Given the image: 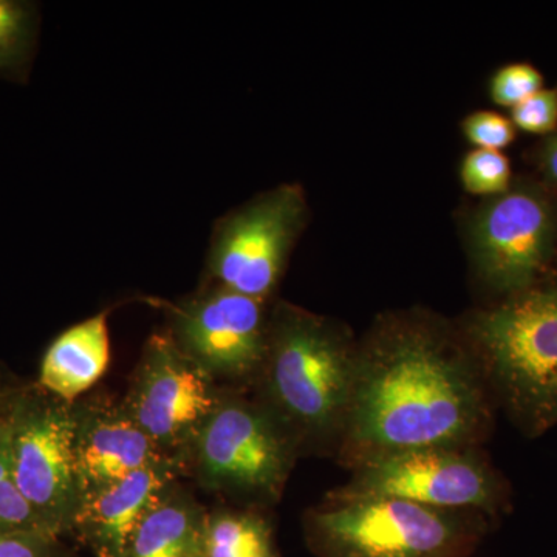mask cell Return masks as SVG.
<instances>
[{
	"label": "cell",
	"instance_id": "6da1fadb",
	"mask_svg": "<svg viewBox=\"0 0 557 557\" xmlns=\"http://www.w3.org/2000/svg\"><path fill=\"white\" fill-rule=\"evenodd\" d=\"M487 424L478 362L432 330L398 325L357 351L338 454L357 469L405 450L471 449Z\"/></svg>",
	"mask_w": 557,
	"mask_h": 557
},
{
	"label": "cell",
	"instance_id": "7a4b0ae2",
	"mask_svg": "<svg viewBox=\"0 0 557 557\" xmlns=\"http://www.w3.org/2000/svg\"><path fill=\"white\" fill-rule=\"evenodd\" d=\"M357 351L321 318L281 307L262 373L265 408L298 446L338 450L354 391Z\"/></svg>",
	"mask_w": 557,
	"mask_h": 557
},
{
	"label": "cell",
	"instance_id": "3957f363",
	"mask_svg": "<svg viewBox=\"0 0 557 557\" xmlns=\"http://www.w3.org/2000/svg\"><path fill=\"white\" fill-rule=\"evenodd\" d=\"M486 386L530 435L557 424V287L528 288L469 327Z\"/></svg>",
	"mask_w": 557,
	"mask_h": 557
},
{
	"label": "cell",
	"instance_id": "277c9868",
	"mask_svg": "<svg viewBox=\"0 0 557 557\" xmlns=\"http://www.w3.org/2000/svg\"><path fill=\"white\" fill-rule=\"evenodd\" d=\"M471 512L478 511L329 494L310 522L332 557H449L460 547Z\"/></svg>",
	"mask_w": 557,
	"mask_h": 557
},
{
	"label": "cell",
	"instance_id": "5b68a950",
	"mask_svg": "<svg viewBox=\"0 0 557 557\" xmlns=\"http://www.w3.org/2000/svg\"><path fill=\"white\" fill-rule=\"evenodd\" d=\"M9 423L17 487L54 537L73 527L81 504L76 409L49 392H24L14 395Z\"/></svg>",
	"mask_w": 557,
	"mask_h": 557
},
{
	"label": "cell",
	"instance_id": "8992f818",
	"mask_svg": "<svg viewBox=\"0 0 557 557\" xmlns=\"http://www.w3.org/2000/svg\"><path fill=\"white\" fill-rule=\"evenodd\" d=\"M193 446L208 486L263 500L281 496L298 450L265 406L242 399H220Z\"/></svg>",
	"mask_w": 557,
	"mask_h": 557
},
{
	"label": "cell",
	"instance_id": "52a82bcc",
	"mask_svg": "<svg viewBox=\"0 0 557 557\" xmlns=\"http://www.w3.org/2000/svg\"><path fill=\"white\" fill-rule=\"evenodd\" d=\"M306 218L307 201L298 185L278 186L223 215L209 240V281L265 302Z\"/></svg>",
	"mask_w": 557,
	"mask_h": 557
},
{
	"label": "cell",
	"instance_id": "ba28073f",
	"mask_svg": "<svg viewBox=\"0 0 557 557\" xmlns=\"http://www.w3.org/2000/svg\"><path fill=\"white\" fill-rule=\"evenodd\" d=\"M330 494L493 512L500 505L502 490L493 469L471 449L423 448L362 465L355 469L350 483Z\"/></svg>",
	"mask_w": 557,
	"mask_h": 557
},
{
	"label": "cell",
	"instance_id": "9c48e42d",
	"mask_svg": "<svg viewBox=\"0 0 557 557\" xmlns=\"http://www.w3.org/2000/svg\"><path fill=\"white\" fill-rule=\"evenodd\" d=\"M207 370L177 346L172 336L153 335L146 344L124 409L163 454L193 445L219 405Z\"/></svg>",
	"mask_w": 557,
	"mask_h": 557
},
{
	"label": "cell",
	"instance_id": "30bf717a",
	"mask_svg": "<svg viewBox=\"0 0 557 557\" xmlns=\"http://www.w3.org/2000/svg\"><path fill=\"white\" fill-rule=\"evenodd\" d=\"M556 215L541 190L518 186L479 209L469 230L480 276L498 292H525L555 248Z\"/></svg>",
	"mask_w": 557,
	"mask_h": 557
},
{
	"label": "cell",
	"instance_id": "8fae6325",
	"mask_svg": "<svg viewBox=\"0 0 557 557\" xmlns=\"http://www.w3.org/2000/svg\"><path fill=\"white\" fill-rule=\"evenodd\" d=\"M269 332L263 300L215 282L172 309V339L212 379L258 375Z\"/></svg>",
	"mask_w": 557,
	"mask_h": 557
},
{
	"label": "cell",
	"instance_id": "7c38bea8",
	"mask_svg": "<svg viewBox=\"0 0 557 557\" xmlns=\"http://www.w3.org/2000/svg\"><path fill=\"white\" fill-rule=\"evenodd\" d=\"M76 416L81 498L170 457L135 423L124 406H91L76 410Z\"/></svg>",
	"mask_w": 557,
	"mask_h": 557
},
{
	"label": "cell",
	"instance_id": "4fadbf2b",
	"mask_svg": "<svg viewBox=\"0 0 557 557\" xmlns=\"http://www.w3.org/2000/svg\"><path fill=\"white\" fill-rule=\"evenodd\" d=\"M177 467V458L168 457L81 498L73 525L83 530L102 557H123L146 516L170 496Z\"/></svg>",
	"mask_w": 557,
	"mask_h": 557
},
{
	"label": "cell",
	"instance_id": "5bb4252c",
	"mask_svg": "<svg viewBox=\"0 0 557 557\" xmlns=\"http://www.w3.org/2000/svg\"><path fill=\"white\" fill-rule=\"evenodd\" d=\"M110 361L108 313L102 311L62 332L44 355L40 386L72 403L104 375Z\"/></svg>",
	"mask_w": 557,
	"mask_h": 557
},
{
	"label": "cell",
	"instance_id": "9a60e30c",
	"mask_svg": "<svg viewBox=\"0 0 557 557\" xmlns=\"http://www.w3.org/2000/svg\"><path fill=\"white\" fill-rule=\"evenodd\" d=\"M203 531L197 508L170 494L143 520L123 557H200Z\"/></svg>",
	"mask_w": 557,
	"mask_h": 557
},
{
	"label": "cell",
	"instance_id": "2e32d148",
	"mask_svg": "<svg viewBox=\"0 0 557 557\" xmlns=\"http://www.w3.org/2000/svg\"><path fill=\"white\" fill-rule=\"evenodd\" d=\"M40 10L27 0H0V79L27 83L38 50Z\"/></svg>",
	"mask_w": 557,
	"mask_h": 557
},
{
	"label": "cell",
	"instance_id": "e0dca14e",
	"mask_svg": "<svg viewBox=\"0 0 557 557\" xmlns=\"http://www.w3.org/2000/svg\"><path fill=\"white\" fill-rule=\"evenodd\" d=\"M205 557H267L269 528L247 515H219L205 522Z\"/></svg>",
	"mask_w": 557,
	"mask_h": 557
},
{
	"label": "cell",
	"instance_id": "ac0fdd59",
	"mask_svg": "<svg viewBox=\"0 0 557 557\" xmlns=\"http://www.w3.org/2000/svg\"><path fill=\"white\" fill-rule=\"evenodd\" d=\"M9 416L0 421V531H32L53 537L22 496L14 479Z\"/></svg>",
	"mask_w": 557,
	"mask_h": 557
},
{
	"label": "cell",
	"instance_id": "d6986e66",
	"mask_svg": "<svg viewBox=\"0 0 557 557\" xmlns=\"http://www.w3.org/2000/svg\"><path fill=\"white\" fill-rule=\"evenodd\" d=\"M460 177L469 194L497 197L511 185V163L500 150L474 149L461 161Z\"/></svg>",
	"mask_w": 557,
	"mask_h": 557
},
{
	"label": "cell",
	"instance_id": "ffe728a7",
	"mask_svg": "<svg viewBox=\"0 0 557 557\" xmlns=\"http://www.w3.org/2000/svg\"><path fill=\"white\" fill-rule=\"evenodd\" d=\"M542 86H544V78L533 65H505L491 78V100L498 106L512 109L542 90Z\"/></svg>",
	"mask_w": 557,
	"mask_h": 557
},
{
	"label": "cell",
	"instance_id": "44dd1931",
	"mask_svg": "<svg viewBox=\"0 0 557 557\" xmlns=\"http://www.w3.org/2000/svg\"><path fill=\"white\" fill-rule=\"evenodd\" d=\"M463 134L475 149L502 150L516 138L511 120L490 110H479L463 121Z\"/></svg>",
	"mask_w": 557,
	"mask_h": 557
},
{
	"label": "cell",
	"instance_id": "7402d4cb",
	"mask_svg": "<svg viewBox=\"0 0 557 557\" xmlns=\"http://www.w3.org/2000/svg\"><path fill=\"white\" fill-rule=\"evenodd\" d=\"M515 127L533 135H552L557 131V89H542L512 108Z\"/></svg>",
	"mask_w": 557,
	"mask_h": 557
},
{
	"label": "cell",
	"instance_id": "603a6c76",
	"mask_svg": "<svg viewBox=\"0 0 557 557\" xmlns=\"http://www.w3.org/2000/svg\"><path fill=\"white\" fill-rule=\"evenodd\" d=\"M53 539L32 531H0V557H49Z\"/></svg>",
	"mask_w": 557,
	"mask_h": 557
},
{
	"label": "cell",
	"instance_id": "cb8c5ba5",
	"mask_svg": "<svg viewBox=\"0 0 557 557\" xmlns=\"http://www.w3.org/2000/svg\"><path fill=\"white\" fill-rule=\"evenodd\" d=\"M541 166L552 182L557 183V131L548 135L541 149Z\"/></svg>",
	"mask_w": 557,
	"mask_h": 557
},
{
	"label": "cell",
	"instance_id": "d4e9b609",
	"mask_svg": "<svg viewBox=\"0 0 557 557\" xmlns=\"http://www.w3.org/2000/svg\"><path fill=\"white\" fill-rule=\"evenodd\" d=\"M13 399L14 397H10L9 392L3 391L2 384H0V421L9 416Z\"/></svg>",
	"mask_w": 557,
	"mask_h": 557
},
{
	"label": "cell",
	"instance_id": "484cf974",
	"mask_svg": "<svg viewBox=\"0 0 557 557\" xmlns=\"http://www.w3.org/2000/svg\"><path fill=\"white\" fill-rule=\"evenodd\" d=\"M200 557H205V556H200Z\"/></svg>",
	"mask_w": 557,
	"mask_h": 557
}]
</instances>
